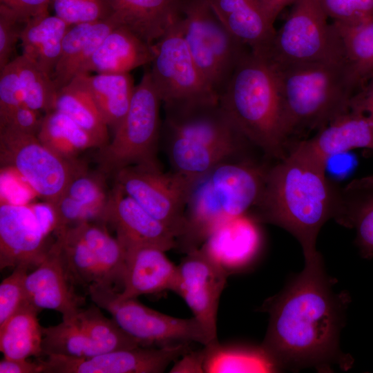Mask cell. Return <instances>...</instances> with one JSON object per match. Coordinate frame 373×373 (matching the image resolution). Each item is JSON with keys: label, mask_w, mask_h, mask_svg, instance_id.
<instances>
[{"label": "cell", "mask_w": 373, "mask_h": 373, "mask_svg": "<svg viewBox=\"0 0 373 373\" xmlns=\"http://www.w3.org/2000/svg\"><path fill=\"white\" fill-rule=\"evenodd\" d=\"M335 283L320 256L305 262L303 270L262 305L269 321L261 346L280 370L314 367L331 372L336 367H352V357L339 346L350 297L336 293Z\"/></svg>", "instance_id": "6da1fadb"}, {"label": "cell", "mask_w": 373, "mask_h": 373, "mask_svg": "<svg viewBox=\"0 0 373 373\" xmlns=\"http://www.w3.org/2000/svg\"><path fill=\"white\" fill-rule=\"evenodd\" d=\"M268 169L255 206L259 222L283 228L301 245L305 262L319 258L316 244L325 222L334 216L336 193L325 177V166L294 146Z\"/></svg>", "instance_id": "7a4b0ae2"}, {"label": "cell", "mask_w": 373, "mask_h": 373, "mask_svg": "<svg viewBox=\"0 0 373 373\" xmlns=\"http://www.w3.org/2000/svg\"><path fill=\"white\" fill-rule=\"evenodd\" d=\"M219 104L246 140L281 160L289 139L278 73L266 57L248 51L236 67Z\"/></svg>", "instance_id": "3957f363"}, {"label": "cell", "mask_w": 373, "mask_h": 373, "mask_svg": "<svg viewBox=\"0 0 373 373\" xmlns=\"http://www.w3.org/2000/svg\"><path fill=\"white\" fill-rule=\"evenodd\" d=\"M267 170L233 157L198 178L189 194L177 248L187 254L200 247L220 224L254 208L261 197Z\"/></svg>", "instance_id": "277c9868"}, {"label": "cell", "mask_w": 373, "mask_h": 373, "mask_svg": "<svg viewBox=\"0 0 373 373\" xmlns=\"http://www.w3.org/2000/svg\"><path fill=\"white\" fill-rule=\"evenodd\" d=\"M274 64L289 138L318 131L349 111L361 88L344 59Z\"/></svg>", "instance_id": "5b68a950"}, {"label": "cell", "mask_w": 373, "mask_h": 373, "mask_svg": "<svg viewBox=\"0 0 373 373\" xmlns=\"http://www.w3.org/2000/svg\"><path fill=\"white\" fill-rule=\"evenodd\" d=\"M162 104L147 71L135 86L128 112L112 140L99 148L96 160L99 171L106 175H114L128 166L158 164Z\"/></svg>", "instance_id": "8992f818"}, {"label": "cell", "mask_w": 373, "mask_h": 373, "mask_svg": "<svg viewBox=\"0 0 373 373\" xmlns=\"http://www.w3.org/2000/svg\"><path fill=\"white\" fill-rule=\"evenodd\" d=\"M182 37L200 71L218 96L250 50L220 21L206 0H181Z\"/></svg>", "instance_id": "52a82bcc"}, {"label": "cell", "mask_w": 373, "mask_h": 373, "mask_svg": "<svg viewBox=\"0 0 373 373\" xmlns=\"http://www.w3.org/2000/svg\"><path fill=\"white\" fill-rule=\"evenodd\" d=\"M113 289L92 287L88 291L97 306L106 310L117 325L140 346L160 347L180 343L211 341L194 316L180 318L162 314L140 303L137 298L120 300Z\"/></svg>", "instance_id": "ba28073f"}, {"label": "cell", "mask_w": 373, "mask_h": 373, "mask_svg": "<svg viewBox=\"0 0 373 373\" xmlns=\"http://www.w3.org/2000/svg\"><path fill=\"white\" fill-rule=\"evenodd\" d=\"M0 160L15 169L46 202L54 206L72 180L86 169L77 159H65L45 146L36 135L0 128Z\"/></svg>", "instance_id": "9c48e42d"}, {"label": "cell", "mask_w": 373, "mask_h": 373, "mask_svg": "<svg viewBox=\"0 0 373 373\" xmlns=\"http://www.w3.org/2000/svg\"><path fill=\"white\" fill-rule=\"evenodd\" d=\"M275 64L344 59L340 40L318 0H297L266 57Z\"/></svg>", "instance_id": "30bf717a"}, {"label": "cell", "mask_w": 373, "mask_h": 373, "mask_svg": "<svg viewBox=\"0 0 373 373\" xmlns=\"http://www.w3.org/2000/svg\"><path fill=\"white\" fill-rule=\"evenodd\" d=\"M149 71L164 107L219 102L193 61L178 21L154 44Z\"/></svg>", "instance_id": "8fae6325"}, {"label": "cell", "mask_w": 373, "mask_h": 373, "mask_svg": "<svg viewBox=\"0 0 373 373\" xmlns=\"http://www.w3.org/2000/svg\"><path fill=\"white\" fill-rule=\"evenodd\" d=\"M113 176L115 184L166 226L178 240L184 229L193 181L173 171L164 172L159 164L128 166Z\"/></svg>", "instance_id": "7c38bea8"}, {"label": "cell", "mask_w": 373, "mask_h": 373, "mask_svg": "<svg viewBox=\"0 0 373 373\" xmlns=\"http://www.w3.org/2000/svg\"><path fill=\"white\" fill-rule=\"evenodd\" d=\"M190 343L155 347L137 346L87 358L49 355L38 358L41 373H160L191 349Z\"/></svg>", "instance_id": "4fadbf2b"}, {"label": "cell", "mask_w": 373, "mask_h": 373, "mask_svg": "<svg viewBox=\"0 0 373 373\" xmlns=\"http://www.w3.org/2000/svg\"><path fill=\"white\" fill-rule=\"evenodd\" d=\"M178 270L175 292L189 307L211 343L218 341L217 312L220 296L230 274L200 247L186 254L178 265Z\"/></svg>", "instance_id": "5bb4252c"}, {"label": "cell", "mask_w": 373, "mask_h": 373, "mask_svg": "<svg viewBox=\"0 0 373 373\" xmlns=\"http://www.w3.org/2000/svg\"><path fill=\"white\" fill-rule=\"evenodd\" d=\"M50 232L37 218L32 205L3 202L0 206V268L23 265L36 268L52 244Z\"/></svg>", "instance_id": "9a60e30c"}, {"label": "cell", "mask_w": 373, "mask_h": 373, "mask_svg": "<svg viewBox=\"0 0 373 373\" xmlns=\"http://www.w3.org/2000/svg\"><path fill=\"white\" fill-rule=\"evenodd\" d=\"M99 222L113 227L124 250L153 246L166 251L177 247L175 235L115 184Z\"/></svg>", "instance_id": "2e32d148"}, {"label": "cell", "mask_w": 373, "mask_h": 373, "mask_svg": "<svg viewBox=\"0 0 373 373\" xmlns=\"http://www.w3.org/2000/svg\"><path fill=\"white\" fill-rule=\"evenodd\" d=\"M74 287L56 239L41 262L26 276V300L40 311L55 310L62 314L63 321H70L85 303Z\"/></svg>", "instance_id": "e0dca14e"}, {"label": "cell", "mask_w": 373, "mask_h": 373, "mask_svg": "<svg viewBox=\"0 0 373 373\" xmlns=\"http://www.w3.org/2000/svg\"><path fill=\"white\" fill-rule=\"evenodd\" d=\"M164 110L166 133L239 150L247 142L219 102L164 107Z\"/></svg>", "instance_id": "ac0fdd59"}, {"label": "cell", "mask_w": 373, "mask_h": 373, "mask_svg": "<svg viewBox=\"0 0 373 373\" xmlns=\"http://www.w3.org/2000/svg\"><path fill=\"white\" fill-rule=\"evenodd\" d=\"M261 246L258 221L245 213L220 224L200 248L231 274L251 265Z\"/></svg>", "instance_id": "d6986e66"}, {"label": "cell", "mask_w": 373, "mask_h": 373, "mask_svg": "<svg viewBox=\"0 0 373 373\" xmlns=\"http://www.w3.org/2000/svg\"><path fill=\"white\" fill-rule=\"evenodd\" d=\"M125 252L122 287L117 293L119 299L137 298L165 290L175 291L178 266L167 258L164 250L153 246H137Z\"/></svg>", "instance_id": "ffe728a7"}, {"label": "cell", "mask_w": 373, "mask_h": 373, "mask_svg": "<svg viewBox=\"0 0 373 373\" xmlns=\"http://www.w3.org/2000/svg\"><path fill=\"white\" fill-rule=\"evenodd\" d=\"M300 151L326 167L332 157L354 149H373V119L350 108L316 132L295 144Z\"/></svg>", "instance_id": "44dd1931"}, {"label": "cell", "mask_w": 373, "mask_h": 373, "mask_svg": "<svg viewBox=\"0 0 373 373\" xmlns=\"http://www.w3.org/2000/svg\"><path fill=\"white\" fill-rule=\"evenodd\" d=\"M226 29L254 54L267 57L276 30L260 0H206Z\"/></svg>", "instance_id": "7402d4cb"}, {"label": "cell", "mask_w": 373, "mask_h": 373, "mask_svg": "<svg viewBox=\"0 0 373 373\" xmlns=\"http://www.w3.org/2000/svg\"><path fill=\"white\" fill-rule=\"evenodd\" d=\"M154 55V45L148 44L129 28L120 25L105 37L77 75L90 73H129L151 64Z\"/></svg>", "instance_id": "603a6c76"}, {"label": "cell", "mask_w": 373, "mask_h": 373, "mask_svg": "<svg viewBox=\"0 0 373 373\" xmlns=\"http://www.w3.org/2000/svg\"><path fill=\"white\" fill-rule=\"evenodd\" d=\"M113 15L153 46L179 20L181 0H107Z\"/></svg>", "instance_id": "cb8c5ba5"}, {"label": "cell", "mask_w": 373, "mask_h": 373, "mask_svg": "<svg viewBox=\"0 0 373 373\" xmlns=\"http://www.w3.org/2000/svg\"><path fill=\"white\" fill-rule=\"evenodd\" d=\"M334 218L356 229V243L361 254L365 258H372L373 176L354 180L336 195Z\"/></svg>", "instance_id": "d4e9b609"}, {"label": "cell", "mask_w": 373, "mask_h": 373, "mask_svg": "<svg viewBox=\"0 0 373 373\" xmlns=\"http://www.w3.org/2000/svg\"><path fill=\"white\" fill-rule=\"evenodd\" d=\"M115 28L109 19L70 26L62 41L60 57L52 75L58 90L72 81Z\"/></svg>", "instance_id": "484cf974"}, {"label": "cell", "mask_w": 373, "mask_h": 373, "mask_svg": "<svg viewBox=\"0 0 373 373\" xmlns=\"http://www.w3.org/2000/svg\"><path fill=\"white\" fill-rule=\"evenodd\" d=\"M70 26L48 12L28 19L20 35L22 54L52 77L60 57L62 41Z\"/></svg>", "instance_id": "4316f807"}, {"label": "cell", "mask_w": 373, "mask_h": 373, "mask_svg": "<svg viewBox=\"0 0 373 373\" xmlns=\"http://www.w3.org/2000/svg\"><path fill=\"white\" fill-rule=\"evenodd\" d=\"M77 77L95 101L113 133L125 117L135 86L129 73L79 74Z\"/></svg>", "instance_id": "83f0119b"}, {"label": "cell", "mask_w": 373, "mask_h": 373, "mask_svg": "<svg viewBox=\"0 0 373 373\" xmlns=\"http://www.w3.org/2000/svg\"><path fill=\"white\" fill-rule=\"evenodd\" d=\"M166 135L172 171L193 182L220 163L235 157L240 151L207 144L169 133Z\"/></svg>", "instance_id": "f1b7e54d"}, {"label": "cell", "mask_w": 373, "mask_h": 373, "mask_svg": "<svg viewBox=\"0 0 373 373\" xmlns=\"http://www.w3.org/2000/svg\"><path fill=\"white\" fill-rule=\"evenodd\" d=\"M39 312L26 300L0 326V350L3 357L26 359L43 356V327L37 318Z\"/></svg>", "instance_id": "f546056e"}, {"label": "cell", "mask_w": 373, "mask_h": 373, "mask_svg": "<svg viewBox=\"0 0 373 373\" xmlns=\"http://www.w3.org/2000/svg\"><path fill=\"white\" fill-rule=\"evenodd\" d=\"M204 372L207 373L275 372L280 370L272 357L259 347L222 345L204 346Z\"/></svg>", "instance_id": "4dcf8cb0"}, {"label": "cell", "mask_w": 373, "mask_h": 373, "mask_svg": "<svg viewBox=\"0 0 373 373\" xmlns=\"http://www.w3.org/2000/svg\"><path fill=\"white\" fill-rule=\"evenodd\" d=\"M73 227L93 251L102 270L104 288L119 292L122 287L126 252L117 238L108 232L106 224L83 222Z\"/></svg>", "instance_id": "1f68e13d"}, {"label": "cell", "mask_w": 373, "mask_h": 373, "mask_svg": "<svg viewBox=\"0 0 373 373\" xmlns=\"http://www.w3.org/2000/svg\"><path fill=\"white\" fill-rule=\"evenodd\" d=\"M55 110L69 116L89 133L98 149L109 142L108 126L90 94L77 77L58 90Z\"/></svg>", "instance_id": "d6a6232c"}, {"label": "cell", "mask_w": 373, "mask_h": 373, "mask_svg": "<svg viewBox=\"0 0 373 373\" xmlns=\"http://www.w3.org/2000/svg\"><path fill=\"white\" fill-rule=\"evenodd\" d=\"M37 137L48 149L68 160L77 159L87 149L98 148L89 133L69 116L56 110L45 113Z\"/></svg>", "instance_id": "836d02e7"}, {"label": "cell", "mask_w": 373, "mask_h": 373, "mask_svg": "<svg viewBox=\"0 0 373 373\" xmlns=\"http://www.w3.org/2000/svg\"><path fill=\"white\" fill-rule=\"evenodd\" d=\"M332 23L344 59L362 88L373 75V17L354 23Z\"/></svg>", "instance_id": "e575fe53"}, {"label": "cell", "mask_w": 373, "mask_h": 373, "mask_svg": "<svg viewBox=\"0 0 373 373\" xmlns=\"http://www.w3.org/2000/svg\"><path fill=\"white\" fill-rule=\"evenodd\" d=\"M55 234L73 283L87 291L93 287H104L103 274L95 254L77 230L71 227Z\"/></svg>", "instance_id": "d590c367"}, {"label": "cell", "mask_w": 373, "mask_h": 373, "mask_svg": "<svg viewBox=\"0 0 373 373\" xmlns=\"http://www.w3.org/2000/svg\"><path fill=\"white\" fill-rule=\"evenodd\" d=\"M43 356L87 358L107 352L74 320L42 327Z\"/></svg>", "instance_id": "8d00e7d4"}, {"label": "cell", "mask_w": 373, "mask_h": 373, "mask_svg": "<svg viewBox=\"0 0 373 373\" xmlns=\"http://www.w3.org/2000/svg\"><path fill=\"white\" fill-rule=\"evenodd\" d=\"M14 60L23 104L45 113L55 110L58 89L52 77L23 54Z\"/></svg>", "instance_id": "74e56055"}, {"label": "cell", "mask_w": 373, "mask_h": 373, "mask_svg": "<svg viewBox=\"0 0 373 373\" xmlns=\"http://www.w3.org/2000/svg\"><path fill=\"white\" fill-rule=\"evenodd\" d=\"M105 175L101 171L89 173L87 169L74 178L64 194L80 203L89 213L93 222H99L108 193L105 191Z\"/></svg>", "instance_id": "f35d334b"}, {"label": "cell", "mask_w": 373, "mask_h": 373, "mask_svg": "<svg viewBox=\"0 0 373 373\" xmlns=\"http://www.w3.org/2000/svg\"><path fill=\"white\" fill-rule=\"evenodd\" d=\"M50 4L55 15L70 26L96 22L113 14L107 0H52Z\"/></svg>", "instance_id": "ab89813d"}, {"label": "cell", "mask_w": 373, "mask_h": 373, "mask_svg": "<svg viewBox=\"0 0 373 373\" xmlns=\"http://www.w3.org/2000/svg\"><path fill=\"white\" fill-rule=\"evenodd\" d=\"M28 267L19 265L0 285V326L27 300L25 280Z\"/></svg>", "instance_id": "60d3db41"}, {"label": "cell", "mask_w": 373, "mask_h": 373, "mask_svg": "<svg viewBox=\"0 0 373 373\" xmlns=\"http://www.w3.org/2000/svg\"><path fill=\"white\" fill-rule=\"evenodd\" d=\"M333 21L354 23L373 17V0H318Z\"/></svg>", "instance_id": "b9f144b4"}, {"label": "cell", "mask_w": 373, "mask_h": 373, "mask_svg": "<svg viewBox=\"0 0 373 373\" xmlns=\"http://www.w3.org/2000/svg\"><path fill=\"white\" fill-rule=\"evenodd\" d=\"M23 25L15 12L0 3V70L12 60Z\"/></svg>", "instance_id": "7bdbcfd3"}, {"label": "cell", "mask_w": 373, "mask_h": 373, "mask_svg": "<svg viewBox=\"0 0 373 373\" xmlns=\"http://www.w3.org/2000/svg\"><path fill=\"white\" fill-rule=\"evenodd\" d=\"M23 104L18 72L13 59L0 70V118Z\"/></svg>", "instance_id": "ee69618b"}, {"label": "cell", "mask_w": 373, "mask_h": 373, "mask_svg": "<svg viewBox=\"0 0 373 373\" xmlns=\"http://www.w3.org/2000/svg\"><path fill=\"white\" fill-rule=\"evenodd\" d=\"M44 115L41 112L21 104L5 117L0 118V128H8L19 133L37 135Z\"/></svg>", "instance_id": "f6af8a7d"}, {"label": "cell", "mask_w": 373, "mask_h": 373, "mask_svg": "<svg viewBox=\"0 0 373 373\" xmlns=\"http://www.w3.org/2000/svg\"><path fill=\"white\" fill-rule=\"evenodd\" d=\"M52 0H0V3L12 9L24 23L28 19L48 12Z\"/></svg>", "instance_id": "bcb514c9"}, {"label": "cell", "mask_w": 373, "mask_h": 373, "mask_svg": "<svg viewBox=\"0 0 373 373\" xmlns=\"http://www.w3.org/2000/svg\"><path fill=\"white\" fill-rule=\"evenodd\" d=\"M204 347L202 350L189 351L175 361L170 372H204Z\"/></svg>", "instance_id": "7dc6e473"}, {"label": "cell", "mask_w": 373, "mask_h": 373, "mask_svg": "<svg viewBox=\"0 0 373 373\" xmlns=\"http://www.w3.org/2000/svg\"><path fill=\"white\" fill-rule=\"evenodd\" d=\"M350 108L363 112L373 119V75L354 95Z\"/></svg>", "instance_id": "c3c4849f"}, {"label": "cell", "mask_w": 373, "mask_h": 373, "mask_svg": "<svg viewBox=\"0 0 373 373\" xmlns=\"http://www.w3.org/2000/svg\"><path fill=\"white\" fill-rule=\"evenodd\" d=\"M42 367L38 359L30 361L26 359L3 357L0 361V373H41Z\"/></svg>", "instance_id": "681fc988"}, {"label": "cell", "mask_w": 373, "mask_h": 373, "mask_svg": "<svg viewBox=\"0 0 373 373\" xmlns=\"http://www.w3.org/2000/svg\"><path fill=\"white\" fill-rule=\"evenodd\" d=\"M262 6L270 18L274 23L280 12L287 6L294 4L297 0H260Z\"/></svg>", "instance_id": "f907efd6"}]
</instances>
